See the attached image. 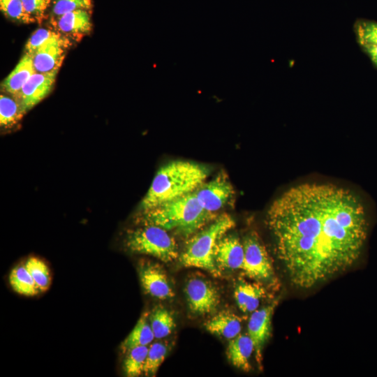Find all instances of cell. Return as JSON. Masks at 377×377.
Masks as SVG:
<instances>
[{"mask_svg": "<svg viewBox=\"0 0 377 377\" xmlns=\"http://www.w3.org/2000/svg\"><path fill=\"white\" fill-rule=\"evenodd\" d=\"M266 223L289 282L304 290L350 268L362 252L369 226L355 193L318 183L285 191L267 210Z\"/></svg>", "mask_w": 377, "mask_h": 377, "instance_id": "cell-1", "label": "cell"}, {"mask_svg": "<svg viewBox=\"0 0 377 377\" xmlns=\"http://www.w3.org/2000/svg\"><path fill=\"white\" fill-rule=\"evenodd\" d=\"M208 169L185 161L170 162L159 169L143 198L140 207L147 210L194 192L205 182Z\"/></svg>", "mask_w": 377, "mask_h": 377, "instance_id": "cell-2", "label": "cell"}, {"mask_svg": "<svg viewBox=\"0 0 377 377\" xmlns=\"http://www.w3.org/2000/svg\"><path fill=\"white\" fill-rule=\"evenodd\" d=\"M141 212L142 225L156 226L184 237L195 233L216 218L202 208L194 192Z\"/></svg>", "mask_w": 377, "mask_h": 377, "instance_id": "cell-3", "label": "cell"}, {"mask_svg": "<svg viewBox=\"0 0 377 377\" xmlns=\"http://www.w3.org/2000/svg\"><path fill=\"white\" fill-rule=\"evenodd\" d=\"M234 226L233 219L227 214L214 219L210 225L194 233L187 241L179 256L181 264L202 269L214 276H219L221 272L214 259L216 246L221 238Z\"/></svg>", "mask_w": 377, "mask_h": 377, "instance_id": "cell-4", "label": "cell"}, {"mask_svg": "<svg viewBox=\"0 0 377 377\" xmlns=\"http://www.w3.org/2000/svg\"><path fill=\"white\" fill-rule=\"evenodd\" d=\"M124 242L131 252L151 256L165 263L179 256L175 239L168 230L156 226L142 225L130 230Z\"/></svg>", "mask_w": 377, "mask_h": 377, "instance_id": "cell-5", "label": "cell"}, {"mask_svg": "<svg viewBox=\"0 0 377 377\" xmlns=\"http://www.w3.org/2000/svg\"><path fill=\"white\" fill-rule=\"evenodd\" d=\"M244 258L242 271L256 282L272 288L279 286L272 260L258 235L251 232L243 239Z\"/></svg>", "mask_w": 377, "mask_h": 377, "instance_id": "cell-6", "label": "cell"}, {"mask_svg": "<svg viewBox=\"0 0 377 377\" xmlns=\"http://www.w3.org/2000/svg\"><path fill=\"white\" fill-rule=\"evenodd\" d=\"M185 293L189 309L195 315L212 313L220 302L216 288L209 281L200 277H193L187 281Z\"/></svg>", "mask_w": 377, "mask_h": 377, "instance_id": "cell-7", "label": "cell"}, {"mask_svg": "<svg viewBox=\"0 0 377 377\" xmlns=\"http://www.w3.org/2000/svg\"><path fill=\"white\" fill-rule=\"evenodd\" d=\"M194 193L204 209L215 214L232 198L234 191L226 175L220 173L211 181L202 183Z\"/></svg>", "mask_w": 377, "mask_h": 377, "instance_id": "cell-8", "label": "cell"}, {"mask_svg": "<svg viewBox=\"0 0 377 377\" xmlns=\"http://www.w3.org/2000/svg\"><path fill=\"white\" fill-rule=\"evenodd\" d=\"M278 304L275 300L271 304L256 309L251 313L247 330L254 346L255 358L259 367L263 368V351L272 333V318Z\"/></svg>", "mask_w": 377, "mask_h": 377, "instance_id": "cell-9", "label": "cell"}, {"mask_svg": "<svg viewBox=\"0 0 377 377\" xmlns=\"http://www.w3.org/2000/svg\"><path fill=\"white\" fill-rule=\"evenodd\" d=\"M58 71L34 73L13 96L25 114L51 91Z\"/></svg>", "mask_w": 377, "mask_h": 377, "instance_id": "cell-10", "label": "cell"}, {"mask_svg": "<svg viewBox=\"0 0 377 377\" xmlns=\"http://www.w3.org/2000/svg\"><path fill=\"white\" fill-rule=\"evenodd\" d=\"M140 281L151 296L168 300L175 295L169 279L161 266L149 260H142L138 267Z\"/></svg>", "mask_w": 377, "mask_h": 377, "instance_id": "cell-11", "label": "cell"}, {"mask_svg": "<svg viewBox=\"0 0 377 377\" xmlns=\"http://www.w3.org/2000/svg\"><path fill=\"white\" fill-rule=\"evenodd\" d=\"M69 40L65 37L53 39L40 47L31 54L34 66L38 73L59 71Z\"/></svg>", "mask_w": 377, "mask_h": 377, "instance_id": "cell-12", "label": "cell"}, {"mask_svg": "<svg viewBox=\"0 0 377 377\" xmlns=\"http://www.w3.org/2000/svg\"><path fill=\"white\" fill-rule=\"evenodd\" d=\"M244 258L242 242L232 234L225 235L219 241L215 251V263L223 270L242 269Z\"/></svg>", "mask_w": 377, "mask_h": 377, "instance_id": "cell-13", "label": "cell"}, {"mask_svg": "<svg viewBox=\"0 0 377 377\" xmlns=\"http://www.w3.org/2000/svg\"><path fill=\"white\" fill-rule=\"evenodd\" d=\"M54 27L61 33L81 36L90 32L91 22L90 12L79 9L67 13L52 20Z\"/></svg>", "mask_w": 377, "mask_h": 377, "instance_id": "cell-14", "label": "cell"}, {"mask_svg": "<svg viewBox=\"0 0 377 377\" xmlns=\"http://www.w3.org/2000/svg\"><path fill=\"white\" fill-rule=\"evenodd\" d=\"M266 289L259 283L239 281L235 288L234 297L239 309L244 313H252L258 309L260 301L266 296Z\"/></svg>", "mask_w": 377, "mask_h": 377, "instance_id": "cell-15", "label": "cell"}, {"mask_svg": "<svg viewBox=\"0 0 377 377\" xmlns=\"http://www.w3.org/2000/svg\"><path fill=\"white\" fill-rule=\"evenodd\" d=\"M254 353L253 343L246 334H239L230 339L227 348V356L235 367L244 371L251 369L250 358Z\"/></svg>", "mask_w": 377, "mask_h": 377, "instance_id": "cell-16", "label": "cell"}, {"mask_svg": "<svg viewBox=\"0 0 377 377\" xmlns=\"http://www.w3.org/2000/svg\"><path fill=\"white\" fill-rule=\"evenodd\" d=\"M205 327L213 334L232 339L240 334L242 321L236 314L226 311L214 316L205 323Z\"/></svg>", "mask_w": 377, "mask_h": 377, "instance_id": "cell-17", "label": "cell"}, {"mask_svg": "<svg viewBox=\"0 0 377 377\" xmlns=\"http://www.w3.org/2000/svg\"><path fill=\"white\" fill-rule=\"evenodd\" d=\"M36 72L31 56L25 53L15 68L3 80L2 87L6 91L14 96Z\"/></svg>", "mask_w": 377, "mask_h": 377, "instance_id": "cell-18", "label": "cell"}, {"mask_svg": "<svg viewBox=\"0 0 377 377\" xmlns=\"http://www.w3.org/2000/svg\"><path fill=\"white\" fill-rule=\"evenodd\" d=\"M155 339L146 313L142 315L135 326L121 344L124 351L141 346H148Z\"/></svg>", "mask_w": 377, "mask_h": 377, "instance_id": "cell-19", "label": "cell"}, {"mask_svg": "<svg viewBox=\"0 0 377 377\" xmlns=\"http://www.w3.org/2000/svg\"><path fill=\"white\" fill-rule=\"evenodd\" d=\"M9 282L13 289L20 295L34 296L40 293L31 274L24 265L14 267L9 275Z\"/></svg>", "mask_w": 377, "mask_h": 377, "instance_id": "cell-20", "label": "cell"}, {"mask_svg": "<svg viewBox=\"0 0 377 377\" xmlns=\"http://www.w3.org/2000/svg\"><path fill=\"white\" fill-rule=\"evenodd\" d=\"M149 323L155 339H160L170 334L175 327L172 313L162 307L153 310L149 316Z\"/></svg>", "mask_w": 377, "mask_h": 377, "instance_id": "cell-21", "label": "cell"}, {"mask_svg": "<svg viewBox=\"0 0 377 377\" xmlns=\"http://www.w3.org/2000/svg\"><path fill=\"white\" fill-rule=\"evenodd\" d=\"M149 347L141 346L128 350L124 362V370L127 376L136 377L144 372Z\"/></svg>", "mask_w": 377, "mask_h": 377, "instance_id": "cell-22", "label": "cell"}, {"mask_svg": "<svg viewBox=\"0 0 377 377\" xmlns=\"http://www.w3.org/2000/svg\"><path fill=\"white\" fill-rule=\"evenodd\" d=\"M24 266L33 277L40 292L47 290L51 282L50 272L47 265L36 257L28 258Z\"/></svg>", "mask_w": 377, "mask_h": 377, "instance_id": "cell-23", "label": "cell"}, {"mask_svg": "<svg viewBox=\"0 0 377 377\" xmlns=\"http://www.w3.org/2000/svg\"><path fill=\"white\" fill-rule=\"evenodd\" d=\"M24 114L15 100L6 95L0 96V124L1 127H10L17 123Z\"/></svg>", "mask_w": 377, "mask_h": 377, "instance_id": "cell-24", "label": "cell"}, {"mask_svg": "<svg viewBox=\"0 0 377 377\" xmlns=\"http://www.w3.org/2000/svg\"><path fill=\"white\" fill-rule=\"evenodd\" d=\"M353 31L356 41L360 46H377V22L371 20L360 18L355 20Z\"/></svg>", "mask_w": 377, "mask_h": 377, "instance_id": "cell-25", "label": "cell"}, {"mask_svg": "<svg viewBox=\"0 0 377 377\" xmlns=\"http://www.w3.org/2000/svg\"><path fill=\"white\" fill-rule=\"evenodd\" d=\"M168 351V346L163 342H155L150 345L143 372L146 376L156 375L166 357Z\"/></svg>", "mask_w": 377, "mask_h": 377, "instance_id": "cell-26", "label": "cell"}, {"mask_svg": "<svg viewBox=\"0 0 377 377\" xmlns=\"http://www.w3.org/2000/svg\"><path fill=\"white\" fill-rule=\"evenodd\" d=\"M0 9L7 18L15 22L24 24L35 22L25 11L22 0H0Z\"/></svg>", "mask_w": 377, "mask_h": 377, "instance_id": "cell-27", "label": "cell"}, {"mask_svg": "<svg viewBox=\"0 0 377 377\" xmlns=\"http://www.w3.org/2000/svg\"><path fill=\"white\" fill-rule=\"evenodd\" d=\"M61 37L62 36L58 31L40 28L35 31L27 40L25 45V52L31 55L45 43Z\"/></svg>", "mask_w": 377, "mask_h": 377, "instance_id": "cell-28", "label": "cell"}, {"mask_svg": "<svg viewBox=\"0 0 377 377\" xmlns=\"http://www.w3.org/2000/svg\"><path fill=\"white\" fill-rule=\"evenodd\" d=\"M91 6V0H54L52 13L53 15L59 17L79 9L89 10Z\"/></svg>", "mask_w": 377, "mask_h": 377, "instance_id": "cell-29", "label": "cell"}, {"mask_svg": "<svg viewBox=\"0 0 377 377\" xmlns=\"http://www.w3.org/2000/svg\"><path fill=\"white\" fill-rule=\"evenodd\" d=\"M25 11L35 22H41L51 0H22Z\"/></svg>", "mask_w": 377, "mask_h": 377, "instance_id": "cell-30", "label": "cell"}, {"mask_svg": "<svg viewBox=\"0 0 377 377\" xmlns=\"http://www.w3.org/2000/svg\"><path fill=\"white\" fill-rule=\"evenodd\" d=\"M360 47L368 57L373 66L377 69V46L366 45L360 46Z\"/></svg>", "mask_w": 377, "mask_h": 377, "instance_id": "cell-31", "label": "cell"}]
</instances>
